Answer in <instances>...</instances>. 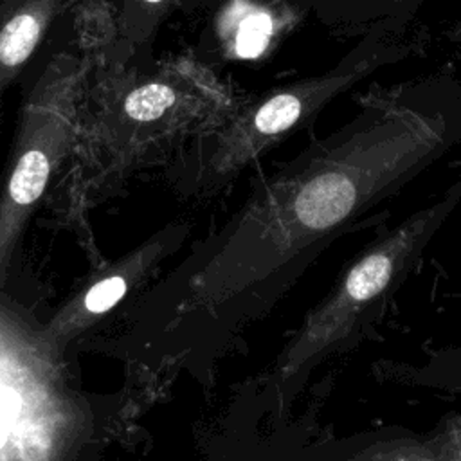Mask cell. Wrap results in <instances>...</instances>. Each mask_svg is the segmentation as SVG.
Returning a JSON list of instances; mask_svg holds the SVG:
<instances>
[{
  "label": "cell",
  "mask_w": 461,
  "mask_h": 461,
  "mask_svg": "<svg viewBox=\"0 0 461 461\" xmlns=\"http://www.w3.org/2000/svg\"><path fill=\"white\" fill-rule=\"evenodd\" d=\"M461 207V162L445 189L344 263L330 294L310 313L285 360L286 378L346 355L384 319L391 301L420 265L429 243Z\"/></svg>",
  "instance_id": "6da1fadb"
},
{
  "label": "cell",
  "mask_w": 461,
  "mask_h": 461,
  "mask_svg": "<svg viewBox=\"0 0 461 461\" xmlns=\"http://www.w3.org/2000/svg\"><path fill=\"white\" fill-rule=\"evenodd\" d=\"M360 459L461 461V412L445 414L429 432L398 427L369 430L360 448Z\"/></svg>",
  "instance_id": "7a4b0ae2"
},
{
  "label": "cell",
  "mask_w": 461,
  "mask_h": 461,
  "mask_svg": "<svg viewBox=\"0 0 461 461\" xmlns=\"http://www.w3.org/2000/svg\"><path fill=\"white\" fill-rule=\"evenodd\" d=\"M373 373L380 382L461 394V344L432 349L420 362L378 360Z\"/></svg>",
  "instance_id": "3957f363"
},
{
  "label": "cell",
  "mask_w": 461,
  "mask_h": 461,
  "mask_svg": "<svg viewBox=\"0 0 461 461\" xmlns=\"http://www.w3.org/2000/svg\"><path fill=\"white\" fill-rule=\"evenodd\" d=\"M429 0H310L322 22L344 34H360L378 20L411 25Z\"/></svg>",
  "instance_id": "277c9868"
},
{
  "label": "cell",
  "mask_w": 461,
  "mask_h": 461,
  "mask_svg": "<svg viewBox=\"0 0 461 461\" xmlns=\"http://www.w3.org/2000/svg\"><path fill=\"white\" fill-rule=\"evenodd\" d=\"M47 176H49L47 157L38 149L27 151L18 160L9 182V193L13 200L18 203L34 202L41 194Z\"/></svg>",
  "instance_id": "5b68a950"
},
{
  "label": "cell",
  "mask_w": 461,
  "mask_h": 461,
  "mask_svg": "<svg viewBox=\"0 0 461 461\" xmlns=\"http://www.w3.org/2000/svg\"><path fill=\"white\" fill-rule=\"evenodd\" d=\"M175 103V92L162 83L135 88L124 101V112L135 121H153Z\"/></svg>",
  "instance_id": "8992f818"
},
{
  "label": "cell",
  "mask_w": 461,
  "mask_h": 461,
  "mask_svg": "<svg viewBox=\"0 0 461 461\" xmlns=\"http://www.w3.org/2000/svg\"><path fill=\"white\" fill-rule=\"evenodd\" d=\"M272 31L270 16L265 13H254L241 20L238 38H236V50L241 58H254L258 56Z\"/></svg>",
  "instance_id": "52a82bcc"
},
{
  "label": "cell",
  "mask_w": 461,
  "mask_h": 461,
  "mask_svg": "<svg viewBox=\"0 0 461 461\" xmlns=\"http://www.w3.org/2000/svg\"><path fill=\"white\" fill-rule=\"evenodd\" d=\"M124 294H126L124 279L119 276H113L90 288V292L85 297V306L94 313H101L112 308Z\"/></svg>",
  "instance_id": "ba28073f"
},
{
  "label": "cell",
  "mask_w": 461,
  "mask_h": 461,
  "mask_svg": "<svg viewBox=\"0 0 461 461\" xmlns=\"http://www.w3.org/2000/svg\"><path fill=\"white\" fill-rule=\"evenodd\" d=\"M164 7H167V0H122V14L133 18H148L155 20L158 14H164Z\"/></svg>",
  "instance_id": "9c48e42d"
},
{
  "label": "cell",
  "mask_w": 461,
  "mask_h": 461,
  "mask_svg": "<svg viewBox=\"0 0 461 461\" xmlns=\"http://www.w3.org/2000/svg\"><path fill=\"white\" fill-rule=\"evenodd\" d=\"M448 41L454 45V49L457 50V54L461 56V16L456 20V23L450 27L448 31Z\"/></svg>",
  "instance_id": "30bf717a"
},
{
  "label": "cell",
  "mask_w": 461,
  "mask_h": 461,
  "mask_svg": "<svg viewBox=\"0 0 461 461\" xmlns=\"http://www.w3.org/2000/svg\"><path fill=\"white\" fill-rule=\"evenodd\" d=\"M9 394H11L9 391H2V389H0V418L5 416V414H9V412L14 409V402H9V400H7Z\"/></svg>",
  "instance_id": "8fae6325"
}]
</instances>
